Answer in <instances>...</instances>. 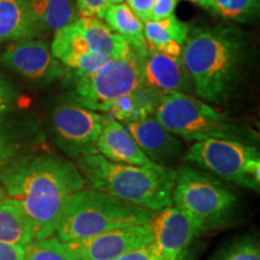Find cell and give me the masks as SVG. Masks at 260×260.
Instances as JSON below:
<instances>
[{"instance_id": "35", "label": "cell", "mask_w": 260, "mask_h": 260, "mask_svg": "<svg viewBox=\"0 0 260 260\" xmlns=\"http://www.w3.org/2000/svg\"><path fill=\"white\" fill-rule=\"evenodd\" d=\"M124 0H109L110 4H119V3H123Z\"/></svg>"}, {"instance_id": "12", "label": "cell", "mask_w": 260, "mask_h": 260, "mask_svg": "<svg viewBox=\"0 0 260 260\" xmlns=\"http://www.w3.org/2000/svg\"><path fill=\"white\" fill-rule=\"evenodd\" d=\"M152 226V246L160 260H189L191 246L200 234L183 211L171 205L157 213Z\"/></svg>"}, {"instance_id": "9", "label": "cell", "mask_w": 260, "mask_h": 260, "mask_svg": "<svg viewBox=\"0 0 260 260\" xmlns=\"http://www.w3.org/2000/svg\"><path fill=\"white\" fill-rule=\"evenodd\" d=\"M104 115L87 109L70 96L52 109L51 129L54 141L68 157L79 160L95 154Z\"/></svg>"}, {"instance_id": "31", "label": "cell", "mask_w": 260, "mask_h": 260, "mask_svg": "<svg viewBox=\"0 0 260 260\" xmlns=\"http://www.w3.org/2000/svg\"><path fill=\"white\" fill-rule=\"evenodd\" d=\"M154 2L155 0H128L126 4L136 15V17L142 23H146V22L149 21V14H151Z\"/></svg>"}, {"instance_id": "30", "label": "cell", "mask_w": 260, "mask_h": 260, "mask_svg": "<svg viewBox=\"0 0 260 260\" xmlns=\"http://www.w3.org/2000/svg\"><path fill=\"white\" fill-rule=\"evenodd\" d=\"M178 0H155L149 14V21H159L175 14Z\"/></svg>"}, {"instance_id": "32", "label": "cell", "mask_w": 260, "mask_h": 260, "mask_svg": "<svg viewBox=\"0 0 260 260\" xmlns=\"http://www.w3.org/2000/svg\"><path fill=\"white\" fill-rule=\"evenodd\" d=\"M113 260H160V258L155 253L153 246L151 243V245L142 247V248H138L135 251L125 253V254Z\"/></svg>"}, {"instance_id": "4", "label": "cell", "mask_w": 260, "mask_h": 260, "mask_svg": "<svg viewBox=\"0 0 260 260\" xmlns=\"http://www.w3.org/2000/svg\"><path fill=\"white\" fill-rule=\"evenodd\" d=\"M172 205L189 217L200 235L230 228L239 214L235 191L224 181L191 165L175 170Z\"/></svg>"}, {"instance_id": "23", "label": "cell", "mask_w": 260, "mask_h": 260, "mask_svg": "<svg viewBox=\"0 0 260 260\" xmlns=\"http://www.w3.org/2000/svg\"><path fill=\"white\" fill-rule=\"evenodd\" d=\"M31 241L34 233L24 210L0 187V242L25 247Z\"/></svg>"}, {"instance_id": "25", "label": "cell", "mask_w": 260, "mask_h": 260, "mask_svg": "<svg viewBox=\"0 0 260 260\" xmlns=\"http://www.w3.org/2000/svg\"><path fill=\"white\" fill-rule=\"evenodd\" d=\"M260 0H211L210 12L226 21L251 23L259 16Z\"/></svg>"}, {"instance_id": "13", "label": "cell", "mask_w": 260, "mask_h": 260, "mask_svg": "<svg viewBox=\"0 0 260 260\" xmlns=\"http://www.w3.org/2000/svg\"><path fill=\"white\" fill-rule=\"evenodd\" d=\"M140 77L141 84L153 89L160 96L193 93V83L181 58L160 52L149 50L146 56L140 57Z\"/></svg>"}, {"instance_id": "7", "label": "cell", "mask_w": 260, "mask_h": 260, "mask_svg": "<svg viewBox=\"0 0 260 260\" xmlns=\"http://www.w3.org/2000/svg\"><path fill=\"white\" fill-rule=\"evenodd\" d=\"M183 160L222 181L260 190V152L252 144L224 139L203 140L187 149Z\"/></svg>"}, {"instance_id": "6", "label": "cell", "mask_w": 260, "mask_h": 260, "mask_svg": "<svg viewBox=\"0 0 260 260\" xmlns=\"http://www.w3.org/2000/svg\"><path fill=\"white\" fill-rule=\"evenodd\" d=\"M154 118L186 141L224 139L253 145L256 139L255 133L246 123L232 118L190 94L174 93L160 96Z\"/></svg>"}, {"instance_id": "17", "label": "cell", "mask_w": 260, "mask_h": 260, "mask_svg": "<svg viewBox=\"0 0 260 260\" xmlns=\"http://www.w3.org/2000/svg\"><path fill=\"white\" fill-rule=\"evenodd\" d=\"M42 35L28 0H0V44Z\"/></svg>"}, {"instance_id": "10", "label": "cell", "mask_w": 260, "mask_h": 260, "mask_svg": "<svg viewBox=\"0 0 260 260\" xmlns=\"http://www.w3.org/2000/svg\"><path fill=\"white\" fill-rule=\"evenodd\" d=\"M3 64L32 82L47 84L63 79L67 69L51 51V44L32 38L10 42L2 57Z\"/></svg>"}, {"instance_id": "5", "label": "cell", "mask_w": 260, "mask_h": 260, "mask_svg": "<svg viewBox=\"0 0 260 260\" xmlns=\"http://www.w3.org/2000/svg\"><path fill=\"white\" fill-rule=\"evenodd\" d=\"M157 213L94 188H83L67 205L54 234L61 242L80 241L118 228L151 222Z\"/></svg>"}, {"instance_id": "24", "label": "cell", "mask_w": 260, "mask_h": 260, "mask_svg": "<svg viewBox=\"0 0 260 260\" xmlns=\"http://www.w3.org/2000/svg\"><path fill=\"white\" fill-rule=\"evenodd\" d=\"M31 14L42 32L67 27L80 18L75 0H28Z\"/></svg>"}, {"instance_id": "16", "label": "cell", "mask_w": 260, "mask_h": 260, "mask_svg": "<svg viewBox=\"0 0 260 260\" xmlns=\"http://www.w3.org/2000/svg\"><path fill=\"white\" fill-rule=\"evenodd\" d=\"M96 151L107 160L118 164H152L125 126L109 115H104L103 128L96 141Z\"/></svg>"}, {"instance_id": "19", "label": "cell", "mask_w": 260, "mask_h": 260, "mask_svg": "<svg viewBox=\"0 0 260 260\" xmlns=\"http://www.w3.org/2000/svg\"><path fill=\"white\" fill-rule=\"evenodd\" d=\"M39 136L34 125L0 115V171L21 155L29 153Z\"/></svg>"}, {"instance_id": "29", "label": "cell", "mask_w": 260, "mask_h": 260, "mask_svg": "<svg viewBox=\"0 0 260 260\" xmlns=\"http://www.w3.org/2000/svg\"><path fill=\"white\" fill-rule=\"evenodd\" d=\"M17 96L15 87L0 75V115L9 113L14 109Z\"/></svg>"}, {"instance_id": "18", "label": "cell", "mask_w": 260, "mask_h": 260, "mask_svg": "<svg viewBox=\"0 0 260 260\" xmlns=\"http://www.w3.org/2000/svg\"><path fill=\"white\" fill-rule=\"evenodd\" d=\"M144 32L149 50L160 52L170 57L181 58L182 50L189 32V24L172 15L159 21L146 22L144 23Z\"/></svg>"}, {"instance_id": "27", "label": "cell", "mask_w": 260, "mask_h": 260, "mask_svg": "<svg viewBox=\"0 0 260 260\" xmlns=\"http://www.w3.org/2000/svg\"><path fill=\"white\" fill-rule=\"evenodd\" d=\"M24 260H79L56 236L34 240L25 246Z\"/></svg>"}, {"instance_id": "34", "label": "cell", "mask_w": 260, "mask_h": 260, "mask_svg": "<svg viewBox=\"0 0 260 260\" xmlns=\"http://www.w3.org/2000/svg\"><path fill=\"white\" fill-rule=\"evenodd\" d=\"M186 2H189L191 4L199 6V8L207 10L210 11V6H211V0H186Z\"/></svg>"}, {"instance_id": "15", "label": "cell", "mask_w": 260, "mask_h": 260, "mask_svg": "<svg viewBox=\"0 0 260 260\" xmlns=\"http://www.w3.org/2000/svg\"><path fill=\"white\" fill-rule=\"evenodd\" d=\"M136 144L154 164L165 165L180 157L183 145L180 138L164 128L154 116L124 125Z\"/></svg>"}, {"instance_id": "8", "label": "cell", "mask_w": 260, "mask_h": 260, "mask_svg": "<svg viewBox=\"0 0 260 260\" xmlns=\"http://www.w3.org/2000/svg\"><path fill=\"white\" fill-rule=\"evenodd\" d=\"M74 84L71 99L95 112L107 113L117 99L141 84L140 56L130 52L124 57L111 59L92 74H67Z\"/></svg>"}, {"instance_id": "20", "label": "cell", "mask_w": 260, "mask_h": 260, "mask_svg": "<svg viewBox=\"0 0 260 260\" xmlns=\"http://www.w3.org/2000/svg\"><path fill=\"white\" fill-rule=\"evenodd\" d=\"M159 100L160 95L158 93L144 84H140L134 90L117 99L106 115L126 125L154 116Z\"/></svg>"}, {"instance_id": "14", "label": "cell", "mask_w": 260, "mask_h": 260, "mask_svg": "<svg viewBox=\"0 0 260 260\" xmlns=\"http://www.w3.org/2000/svg\"><path fill=\"white\" fill-rule=\"evenodd\" d=\"M51 51L53 56L64 65L67 74L73 75L92 74L111 60L90 50L75 23L54 32L53 41L51 42Z\"/></svg>"}, {"instance_id": "21", "label": "cell", "mask_w": 260, "mask_h": 260, "mask_svg": "<svg viewBox=\"0 0 260 260\" xmlns=\"http://www.w3.org/2000/svg\"><path fill=\"white\" fill-rule=\"evenodd\" d=\"M106 25L124 40L134 53L144 57L149 48L145 39L144 23L136 17L128 4H110L105 18Z\"/></svg>"}, {"instance_id": "3", "label": "cell", "mask_w": 260, "mask_h": 260, "mask_svg": "<svg viewBox=\"0 0 260 260\" xmlns=\"http://www.w3.org/2000/svg\"><path fill=\"white\" fill-rule=\"evenodd\" d=\"M90 188L142 209L160 212L172 205L175 169L165 165H129L107 160L102 154L76 160Z\"/></svg>"}, {"instance_id": "1", "label": "cell", "mask_w": 260, "mask_h": 260, "mask_svg": "<svg viewBox=\"0 0 260 260\" xmlns=\"http://www.w3.org/2000/svg\"><path fill=\"white\" fill-rule=\"evenodd\" d=\"M84 186L76 164L50 153H25L0 171V187L24 210L34 240L56 233L67 205Z\"/></svg>"}, {"instance_id": "2", "label": "cell", "mask_w": 260, "mask_h": 260, "mask_svg": "<svg viewBox=\"0 0 260 260\" xmlns=\"http://www.w3.org/2000/svg\"><path fill=\"white\" fill-rule=\"evenodd\" d=\"M248 57L247 34L228 24L189 28L181 53L193 93L213 105H225L235 95L245 77Z\"/></svg>"}, {"instance_id": "26", "label": "cell", "mask_w": 260, "mask_h": 260, "mask_svg": "<svg viewBox=\"0 0 260 260\" xmlns=\"http://www.w3.org/2000/svg\"><path fill=\"white\" fill-rule=\"evenodd\" d=\"M209 260H260V242L255 234L234 237L224 243Z\"/></svg>"}, {"instance_id": "28", "label": "cell", "mask_w": 260, "mask_h": 260, "mask_svg": "<svg viewBox=\"0 0 260 260\" xmlns=\"http://www.w3.org/2000/svg\"><path fill=\"white\" fill-rule=\"evenodd\" d=\"M80 18H95L102 21L105 18L109 9V0H75Z\"/></svg>"}, {"instance_id": "22", "label": "cell", "mask_w": 260, "mask_h": 260, "mask_svg": "<svg viewBox=\"0 0 260 260\" xmlns=\"http://www.w3.org/2000/svg\"><path fill=\"white\" fill-rule=\"evenodd\" d=\"M74 23L94 53L116 59L132 52L128 44L99 19L79 18Z\"/></svg>"}, {"instance_id": "33", "label": "cell", "mask_w": 260, "mask_h": 260, "mask_svg": "<svg viewBox=\"0 0 260 260\" xmlns=\"http://www.w3.org/2000/svg\"><path fill=\"white\" fill-rule=\"evenodd\" d=\"M25 247L0 242V260H24Z\"/></svg>"}, {"instance_id": "11", "label": "cell", "mask_w": 260, "mask_h": 260, "mask_svg": "<svg viewBox=\"0 0 260 260\" xmlns=\"http://www.w3.org/2000/svg\"><path fill=\"white\" fill-rule=\"evenodd\" d=\"M152 242L153 226L151 220L118 228L80 241L64 243L79 260H113L125 253L151 245Z\"/></svg>"}]
</instances>
